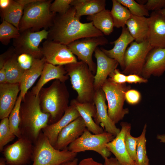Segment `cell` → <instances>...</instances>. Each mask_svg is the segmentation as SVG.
<instances>
[{
  "mask_svg": "<svg viewBox=\"0 0 165 165\" xmlns=\"http://www.w3.org/2000/svg\"><path fill=\"white\" fill-rule=\"evenodd\" d=\"M75 13V9L71 6L65 13L59 15L54 22L52 31L53 41L67 45L80 39L104 35L92 22H81Z\"/></svg>",
  "mask_w": 165,
  "mask_h": 165,
  "instance_id": "6da1fadb",
  "label": "cell"
},
{
  "mask_svg": "<svg viewBox=\"0 0 165 165\" xmlns=\"http://www.w3.org/2000/svg\"><path fill=\"white\" fill-rule=\"evenodd\" d=\"M19 128L21 136L34 144L42 130L48 125L50 115L41 108L39 95L28 91L22 99L20 109Z\"/></svg>",
  "mask_w": 165,
  "mask_h": 165,
  "instance_id": "7a4b0ae2",
  "label": "cell"
},
{
  "mask_svg": "<svg viewBox=\"0 0 165 165\" xmlns=\"http://www.w3.org/2000/svg\"><path fill=\"white\" fill-rule=\"evenodd\" d=\"M39 96L42 111L50 115V124L59 120L68 107L70 97L65 82L55 80L48 87L42 88Z\"/></svg>",
  "mask_w": 165,
  "mask_h": 165,
  "instance_id": "3957f363",
  "label": "cell"
},
{
  "mask_svg": "<svg viewBox=\"0 0 165 165\" xmlns=\"http://www.w3.org/2000/svg\"><path fill=\"white\" fill-rule=\"evenodd\" d=\"M65 68L72 87L77 94L76 99L81 103H94V75L87 64L82 61H78L66 65Z\"/></svg>",
  "mask_w": 165,
  "mask_h": 165,
  "instance_id": "277c9868",
  "label": "cell"
},
{
  "mask_svg": "<svg viewBox=\"0 0 165 165\" xmlns=\"http://www.w3.org/2000/svg\"><path fill=\"white\" fill-rule=\"evenodd\" d=\"M34 145L32 165H61L73 160L77 155L67 148L55 149L42 131Z\"/></svg>",
  "mask_w": 165,
  "mask_h": 165,
  "instance_id": "5b68a950",
  "label": "cell"
},
{
  "mask_svg": "<svg viewBox=\"0 0 165 165\" xmlns=\"http://www.w3.org/2000/svg\"><path fill=\"white\" fill-rule=\"evenodd\" d=\"M101 88L107 101L108 115L116 124L129 113L128 108H124L123 106L125 100L126 92L130 89V86H127L126 83H116L108 78Z\"/></svg>",
  "mask_w": 165,
  "mask_h": 165,
  "instance_id": "8992f818",
  "label": "cell"
},
{
  "mask_svg": "<svg viewBox=\"0 0 165 165\" xmlns=\"http://www.w3.org/2000/svg\"><path fill=\"white\" fill-rule=\"evenodd\" d=\"M115 137L112 134L105 131L100 134H92L86 128L82 134L70 144L67 148L77 153L93 151L100 154L104 159L108 158L111 152L106 148V145Z\"/></svg>",
  "mask_w": 165,
  "mask_h": 165,
  "instance_id": "52a82bcc",
  "label": "cell"
},
{
  "mask_svg": "<svg viewBox=\"0 0 165 165\" xmlns=\"http://www.w3.org/2000/svg\"><path fill=\"white\" fill-rule=\"evenodd\" d=\"M51 1L37 0L25 7L19 29L23 31L30 28H38L51 20L54 14L50 10Z\"/></svg>",
  "mask_w": 165,
  "mask_h": 165,
  "instance_id": "ba28073f",
  "label": "cell"
},
{
  "mask_svg": "<svg viewBox=\"0 0 165 165\" xmlns=\"http://www.w3.org/2000/svg\"><path fill=\"white\" fill-rule=\"evenodd\" d=\"M153 48L148 40L140 43L132 42L124 55L123 73L126 75H141L147 57Z\"/></svg>",
  "mask_w": 165,
  "mask_h": 165,
  "instance_id": "9c48e42d",
  "label": "cell"
},
{
  "mask_svg": "<svg viewBox=\"0 0 165 165\" xmlns=\"http://www.w3.org/2000/svg\"><path fill=\"white\" fill-rule=\"evenodd\" d=\"M108 43V40L104 36L85 38L75 40L67 45L72 52L79 59L88 65L94 74L97 70V65L92 59L93 53L97 46Z\"/></svg>",
  "mask_w": 165,
  "mask_h": 165,
  "instance_id": "30bf717a",
  "label": "cell"
},
{
  "mask_svg": "<svg viewBox=\"0 0 165 165\" xmlns=\"http://www.w3.org/2000/svg\"><path fill=\"white\" fill-rule=\"evenodd\" d=\"M18 139L2 152L7 165H26L32 160L33 143L23 136Z\"/></svg>",
  "mask_w": 165,
  "mask_h": 165,
  "instance_id": "8fae6325",
  "label": "cell"
},
{
  "mask_svg": "<svg viewBox=\"0 0 165 165\" xmlns=\"http://www.w3.org/2000/svg\"><path fill=\"white\" fill-rule=\"evenodd\" d=\"M42 52L46 62L54 65H66L78 61L67 45L54 41L46 42Z\"/></svg>",
  "mask_w": 165,
  "mask_h": 165,
  "instance_id": "7c38bea8",
  "label": "cell"
},
{
  "mask_svg": "<svg viewBox=\"0 0 165 165\" xmlns=\"http://www.w3.org/2000/svg\"><path fill=\"white\" fill-rule=\"evenodd\" d=\"M106 100L105 94L101 88L95 90L94 103L96 113L94 119L97 124L100 125L105 131L115 137L119 133L120 129L116 127L108 115Z\"/></svg>",
  "mask_w": 165,
  "mask_h": 165,
  "instance_id": "4fadbf2b",
  "label": "cell"
},
{
  "mask_svg": "<svg viewBox=\"0 0 165 165\" xmlns=\"http://www.w3.org/2000/svg\"><path fill=\"white\" fill-rule=\"evenodd\" d=\"M96 58L97 70L94 76L95 90L101 87L110 74L117 68L119 64L114 59L107 56L98 47L94 51Z\"/></svg>",
  "mask_w": 165,
  "mask_h": 165,
  "instance_id": "5bb4252c",
  "label": "cell"
},
{
  "mask_svg": "<svg viewBox=\"0 0 165 165\" xmlns=\"http://www.w3.org/2000/svg\"><path fill=\"white\" fill-rule=\"evenodd\" d=\"M149 31L148 41L152 47L165 48V16L153 11L148 18Z\"/></svg>",
  "mask_w": 165,
  "mask_h": 165,
  "instance_id": "9a60e30c",
  "label": "cell"
},
{
  "mask_svg": "<svg viewBox=\"0 0 165 165\" xmlns=\"http://www.w3.org/2000/svg\"><path fill=\"white\" fill-rule=\"evenodd\" d=\"M120 125L121 128L119 133L112 141L107 144L106 146L122 164L124 165H136L135 162L128 154L125 142V133L131 125L127 122H122Z\"/></svg>",
  "mask_w": 165,
  "mask_h": 165,
  "instance_id": "2e32d148",
  "label": "cell"
},
{
  "mask_svg": "<svg viewBox=\"0 0 165 165\" xmlns=\"http://www.w3.org/2000/svg\"><path fill=\"white\" fill-rule=\"evenodd\" d=\"M86 128L83 119L79 117L60 132L54 148L60 150L67 148L70 144L82 134Z\"/></svg>",
  "mask_w": 165,
  "mask_h": 165,
  "instance_id": "e0dca14e",
  "label": "cell"
},
{
  "mask_svg": "<svg viewBox=\"0 0 165 165\" xmlns=\"http://www.w3.org/2000/svg\"><path fill=\"white\" fill-rule=\"evenodd\" d=\"M48 34L45 29L35 32L28 31L18 38V47L22 53L29 54L35 58H39L42 55L39 45L43 39L47 38Z\"/></svg>",
  "mask_w": 165,
  "mask_h": 165,
  "instance_id": "ac0fdd59",
  "label": "cell"
},
{
  "mask_svg": "<svg viewBox=\"0 0 165 165\" xmlns=\"http://www.w3.org/2000/svg\"><path fill=\"white\" fill-rule=\"evenodd\" d=\"M165 72V48H153L147 57L141 75L147 79L152 75L161 76Z\"/></svg>",
  "mask_w": 165,
  "mask_h": 165,
  "instance_id": "d6986e66",
  "label": "cell"
},
{
  "mask_svg": "<svg viewBox=\"0 0 165 165\" xmlns=\"http://www.w3.org/2000/svg\"><path fill=\"white\" fill-rule=\"evenodd\" d=\"M20 91V83L0 84V119L8 117L14 107Z\"/></svg>",
  "mask_w": 165,
  "mask_h": 165,
  "instance_id": "ffe728a7",
  "label": "cell"
},
{
  "mask_svg": "<svg viewBox=\"0 0 165 165\" xmlns=\"http://www.w3.org/2000/svg\"><path fill=\"white\" fill-rule=\"evenodd\" d=\"M77 110L72 105L69 106L62 117L57 122L48 125L42 131L54 147L60 132L70 123L79 117Z\"/></svg>",
  "mask_w": 165,
  "mask_h": 165,
  "instance_id": "44dd1931",
  "label": "cell"
},
{
  "mask_svg": "<svg viewBox=\"0 0 165 165\" xmlns=\"http://www.w3.org/2000/svg\"><path fill=\"white\" fill-rule=\"evenodd\" d=\"M134 40L126 26L122 28L121 33L115 41L111 42L114 44L112 49L107 50L101 48V50L108 57L116 61L122 69L124 68V58L128 46Z\"/></svg>",
  "mask_w": 165,
  "mask_h": 165,
  "instance_id": "7402d4cb",
  "label": "cell"
},
{
  "mask_svg": "<svg viewBox=\"0 0 165 165\" xmlns=\"http://www.w3.org/2000/svg\"><path fill=\"white\" fill-rule=\"evenodd\" d=\"M69 77L64 65L56 66L46 62L38 81L31 91L35 95H38L44 86L50 81L58 79L65 82Z\"/></svg>",
  "mask_w": 165,
  "mask_h": 165,
  "instance_id": "603a6c76",
  "label": "cell"
},
{
  "mask_svg": "<svg viewBox=\"0 0 165 165\" xmlns=\"http://www.w3.org/2000/svg\"><path fill=\"white\" fill-rule=\"evenodd\" d=\"M70 105L73 106L79 112L83 119L86 128L94 134L103 133L104 129L97 124L93 118L96 113V109L94 103H81L76 99H72Z\"/></svg>",
  "mask_w": 165,
  "mask_h": 165,
  "instance_id": "cb8c5ba5",
  "label": "cell"
},
{
  "mask_svg": "<svg viewBox=\"0 0 165 165\" xmlns=\"http://www.w3.org/2000/svg\"><path fill=\"white\" fill-rule=\"evenodd\" d=\"M126 26L136 42L140 43L148 40L149 31L148 18L132 15Z\"/></svg>",
  "mask_w": 165,
  "mask_h": 165,
  "instance_id": "d4e9b609",
  "label": "cell"
},
{
  "mask_svg": "<svg viewBox=\"0 0 165 165\" xmlns=\"http://www.w3.org/2000/svg\"><path fill=\"white\" fill-rule=\"evenodd\" d=\"M46 63L45 59L35 58L33 64L29 69L25 71L20 83V92L23 99L29 89L40 76L44 66Z\"/></svg>",
  "mask_w": 165,
  "mask_h": 165,
  "instance_id": "484cf974",
  "label": "cell"
},
{
  "mask_svg": "<svg viewBox=\"0 0 165 165\" xmlns=\"http://www.w3.org/2000/svg\"><path fill=\"white\" fill-rule=\"evenodd\" d=\"M71 5L75 9L76 17L80 19L82 16L93 15L105 9L106 1L73 0Z\"/></svg>",
  "mask_w": 165,
  "mask_h": 165,
  "instance_id": "4316f807",
  "label": "cell"
},
{
  "mask_svg": "<svg viewBox=\"0 0 165 165\" xmlns=\"http://www.w3.org/2000/svg\"><path fill=\"white\" fill-rule=\"evenodd\" d=\"M37 0H17L12 1L9 7L4 11L3 16L5 20L19 29L23 10L28 4Z\"/></svg>",
  "mask_w": 165,
  "mask_h": 165,
  "instance_id": "83f0119b",
  "label": "cell"
},
{
  "mask_svg": "<svg viewBox=\"0 0 165 165\" xmlns=\"http://www.w3.org/2000/svg\"><path fill=\"white\" fill-rule=\"evenodd\" d=\"M87 19L104 35H108L113 30L114 24L110 11L105 9L95 14L88 16Z\"/></svg>",
  "mask_w": 165,
  "mask_h": 165,
  "instance_id": "f1b7e54d",
  "label": "cell"
},
{
  "mask_svg": "<svg viewBox=\"0 0 165 165\" xmlns=\"http://www.w3.org/2000/svg\"><path fill=\"white\" fill-rule=\"evenodd\" d=\"M17 58H9L5 61L4 67L5 70L7 82L20 83L25 71L20 66Z\"/></svg>",
  "mask_w": 165,
  "mask_h": 165,
  "instance_id": "f546056e",
  "label": "cell"
},
{
  "mask_svg": "<svg viewBox=\"0 0 165 165\" xmlns=\"http://www.w3.org/2000/svg\"><path fill=\"white\" fill-rule=\"evenodd\" d=\"M112 7L110 12L114 27L117 28H123L126 26V23L132 14L127 8L117 0H112Z\"/></svg>",
  "mask_w": 165,
  "mask_h": 165,
  "instance_id": "4dcf8cb0",
  "label": "cell"
},
{
  "mask_svg": "<svg viewBox=\"0 0 165 165\" xmlns=\"http://www.w3.org/2000/svg\"><path fill=\"white\" fill-rule=\"evenodd\" d=\"M22 99V97L20 93L15 105L8 117L10 129L18 138L21 137L19 126L20 122V109Z\"/></svg>",
  "mask_w": 165,
  "mask_h": 165,
  "instance_id": "1f68e13d",
  "label": "cell"
},
{
  "mask_svg": "<svg viewBox=\"0 0 165 165\" xmlns=\"http://www.w3.org/2000/svg\"><path fill=\"white\" fill-rule=\"evenodd\" d=\"M147 125L145 124L139 139L137 148V158L135 161L136 165H149V160L147 155L146 149V140L145 134Z\"/></svg>",
  "mask_w": 165,
  "mask_h": 165,
  "instance_id": "d6a6232c",
  "label": "cell"
},
{
  "mask_svg": "<svg viewBox=\"0 0 165 165\" xmlns=\"http://www.w3.org/2000/svg\"><path fill=\"white\" fill-rule=\"evenodd\" d=\"M16 137L10 129L8 117L1 119L0 122V151L2 152L4 146L13 141Z\"/></svg>",
  "mask_w": 165,
  "mask_h": 165,
  "instance_id": "836d02e7",
  "label": "cell"
},
{
  "mask_svg": "<svg viewBox=\"0 0 165 165\" xmlns=\"http://www.w3.org/2000/svg\"><path fill=\"white\" fill-rule=\"evenodd\" d=\"M19 29L7 21L3 20L0 25V40L7 43L12 38H18L20 36Z\"/></svg>",
  "mask_w": 165,
  "mask_h": 165,
  "instance_id": "e575fe53",
  "label": "cell"
},
{
  "mask_svg": "<svg viewBox=\"0 0 165 165\" xmlns=\"http://www.w3.org/2000/svg\"><path fill=\"white\" fill-rule=\"evenodd\" d=\"M126 7L132 15L140 16H150L148 11L144 5L140 4L134 0H117Z\"/></svg>",
  "mask_w": 165,
  "mask_h": 165,
  "instance_id": "d590c367",
  "label": "cell"
},
{
  "mask_svg": "<svg viewBox=\"0 0 165 165\" xmlns=\"http://www.w3.org/2000/svg\"><path fill=\"white\" fill-rule=\"evenodd\" d=\"M131 127L127 130L125 134V142L128 154L131 159L135 162L137 158V148L139 137H134L131 135Z\"/></svg>",
  "mask_w": 165,
  "mask_h": 165,
  "instance_id": "8d00e7d4",
  "label": "cell"
},
{
  "mask_svg": "<svg viewBox=\"0 0 165 165\" xmlns=\"http://www.w3.org/2000/svg\"><path fill=\"white\" fill-rule=\"evenodd\" d=\"M73 0H55L51 4L50 10L54 14L58 13L59 15L65 13L70 9Z\"/></svg>",
  "mask_w": 165,
  "mask_h": 165,
  "instance_id": "74e56055",
  "label": "cell"
},
{
  "mask_svg": "<svg viewBox=\"0 0 165 165\" xmlns=\"http://www.w3.org/2000/svg\"><path fill=\"white\" fill-rule=\"evenodd\" d=\"M34 59L29 54L22 53L18 56L17 59L20 67L24 70L26 71L31 67Z\"/></svg>",
  "mask_w": 165,
  "mask_h": 165,
  "instance_id": "f35d334b",
  "label": "cell"
},
{
  "mask_svg": "<svg viewBox=\"0 0 165 165\" xmlns=\"http://www.w3.org/2000/svg\"><path fill=\"white\" fill-rule=\"evenodd\" d=\"M141 98L140 93L134 89H129L125 93V100L130 105H134L138 104L140 101Z\"/></svg>",
  "mask_w": 165,
  "mask_h": 165,
  "instance_id": "ab89813d",
  "label": "cell"
},
{
  "mask_svg": "<svg viewBox=\"0 0 165 165\" xmlns=\"http://www.w3.org/2000/svg\"><path fill=\"white\" fill-rule=\"evenodd\" d=\"M149 11H158L165 9V0H148L144 5Z\"/></svg>",
  "mask_w": 165,
  "mask_h": 165,
  "instance_id": "60d3db41",
  "label": "cell"
},
{
  "mask_svg": "<svg viewBox=\"0 0 165 165\" xmlns=\"http://www.w3.org/2000/svg\"><path fill=\"white\" fill-rule=\"evenodd\" d=\"M109 76L113 82L116 83L123 84L126 82L127 75L121 72L117 68L111 73Z\"/></svg>",
  "mask_w": 165,
  "mask_h": 165,
  "instance_id": "b9f144b4",
  "label": "cell"
},
{
  "mask_svg": "<svg viewBox=\"0 0 165 165\" xmlns=\"http://www.w3.org/2000/svg\"><path fill=\"white\" fill-rule=\"evenodd\" d=\"M148 81L147 79L136 74H132L127 75L126 82L129 83H145Z\"/></svg>",
  "mask_w": 165,
  "mask_h": 165,
  "instance_id": "7bdbcfd3",
  "label": "cell"
},
{
  "mask_svg": "<svg viewBox=\"0 0 165 165\" xmlns=\"http://www.w3.org/2000/svg\"><path fill=\"white\" fill-rule=\"evenodd\" d=\"M77 165H104V164L95 161L91 157H89L82 160Z\"/></svg>",
  "mask_w": 165,
  "mask_h": 165,
  "instance_id": "ee69618b",
  "label": "cell"
},
{
  "mask_svg": "<svg viewBox=\"0 0 165 165\" xmlns=\"http://www.w3.org/2000/svg\"><path fill=\"white\" fill-rule=\"evenodd\" d=\"M104 159V165H124L119 162L115 157L106 158Z\"/></svg>",
  "mask_w": 165,
  "mask_h": 165,
  "instance_id": "f6af8a7d",
  "label": "cell"
},
{
  "mask_svg": "<svg viewBox=\"0 0 165 165\" xmlns=\"http://www.w3.org/2000/svg\"><path fill=\"white\" fill-rule=\"evenodd\" d=\"M7 82L6 75L4 66L0 67V84Z\"/></svg>",
  "mask_w": 165,
  "mask_h": 165,
  "instance_id": "bcb514c9",
  "label": "cell"
},
{
  "mask_svg": "<svg viewBox=\"0 0 165 165\" xmlns=\"http://www.w3.org/2000/svg\"><path fill=\"white\" fill-rule=\"evenodd\" d=\"M12 0H0V7L3 11L6 10L10 6L12 2Z\"/></svg>",
  "mask_w": 165,
  "mask_h": 165,
  "instance_id": "7dc6e473",
  "label": "cell"
},
{
  "mask_svg": "<svg viewBox=\"0 0 165 165\" xmlns=\"http://www.w3.org/2000/svg\"><path fill=\"white\" fill-rule=\"evenodd\" d=\"M78 163V159L76 158L72 160L64 163L61 165H77Z\"/></svg>",
  "mask_w": 165,
  "mask_h": 165,
  "instance_id": "c3c4849f",
  "label": "cell"
},
{
  "mask_svg": "<svg viewBox=\"0 0 165 165\" xmlns=\"http://www.w3.org/2000/svg\"><path fill=\"white\" fill-rule=\"evenodd\" d=\"M157 138L159 140L160 142L165 143V134H158L157 136Z\"/></svg>",
  "mask_w": 165,
  "mask_h": 165,
  "instance_id": "681fc988",
  "label": "cell"
},
{
  "mask_svg": "<svg viewBox=\"0 0 165 165\" xmlns=\"http://www.w3.org/2000/svg\"><path fill=\"white\" fill-rule=\"evenodd\" d=\"M136 2L139 4L144 5L147 2V0H137Z\"/></svg>",
  "mask_w": 165,
  "mask_h": 165,
  "instance_id": "f907efd6",
  "label": "cell"
},
{
  "mask_svg": "<svg viewBox=\"0 0 165 165\" xmlns=\"http://www.w3.org/2000/svg\"><path fill=\"white\" fill-rule=\"evenodd\" d=\"M0 165H7L4 158L1 157L0 158Z\"/></svg>",
  "mask_w": 165,
  "mask_h": 165,
  "instance_id": "816d5d0a",
  "label": "cell"
},
{
  "mask_svg": "<svg viewBox=\"0 0 165 165\" xmlns=\"http://www.w3.org/2000/svg\"><path fill=\"white\" fill-rule=\"evenodd\" d=\"M158 11L162 14L165 16V9Z\"/></svg>",
  "mask_w": 165,
  "mask_h": 165,
  "instance_id": "f5cc1de1",
  "label": "cell"
}]
</instances>
